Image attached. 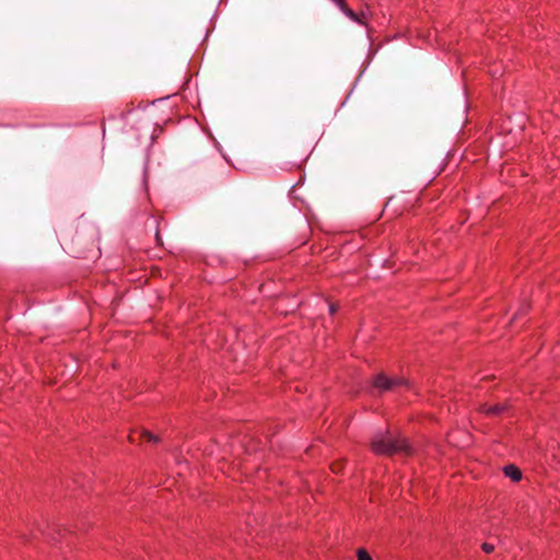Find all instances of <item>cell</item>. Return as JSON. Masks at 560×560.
<instances>
[{
    "mask_svg": "<svg viewBox=\"0 0 560 560\" xmlns=\"http://www.w3.org/2000/svg\"><path fill=\"white\" fill-rule=\"evenodd\" d=\"M503 473L505 474L506 477H509V478L513 481H520L523 477L521 469L514 464H509L506 465V466H504Z\"/></svg>",
    "mask_w": 560,
    "mask_h": 560,
    "instance_id": "4",
    "label": "cell"
},
{
    "mask_svg": "<svg viewBox=\"0 0 560 560\" xmlns=\"http://www.w3.org/2000/svg\"><path fill=\"white\" fill-rule=\"evenodd\" d=\"M370 384L373 388H375V390L381 392L393 391L394 388L402 387V386H410V383L408 380H406L404 378H399V376L387 375L385 372H380L378 374L373 375V378L371 379Z\"/></svg>",
    "mask_w": 560,
    "mask_h": 560,
    "instance_id": "2",
    "label": "cell"
},
{
    "mask_svg": "<svg viewBox=\"0 0 560 560\" xmlns=\"http://www.w3.org/2000/svg\"><path fill=\"white\" fill-rule=\"evenodd\" d=\"M510 405L509 403H502V404H485L481 405L478 408V411L484 415H491V416H500L504 414L506 410H509Z\"/></svg>",
    "mask_w": 560,
    "mask_h": 560,
    "instance_id": "3",
    "label": "cell"
},
{
    "mask_svg": "<svg viewBox=\"0 0 560 560\" xmlns=\"http://www.w3.org/2000/svg\"><path fill=\"white\" fill-rule=\"evenodd\" d=\"M371 449L376 455L393 456L397 454H411L412 446L407 439L399 434L385 432L376 435L371 441Z\"/></svg>",
    "mask_w": 560,
    "mask_h": 560,
    "instance_id": "1",
    "label": "cell"
},
{
    "mask_svg": "<svg viewBox=\"0 0 560 560\" xmlns=\"http://www.w3.org/2000/svg\"><path fill=\"white\" fill-rule=\"evenodd\" d=\"M357 560H373L370 553L364 548H359L357 550Z\"/></svg>",
    "mask_w": 560,
    "mask_h": 560,
    "instance_id": "5",
    "label": "cell"
}]
</instances>
